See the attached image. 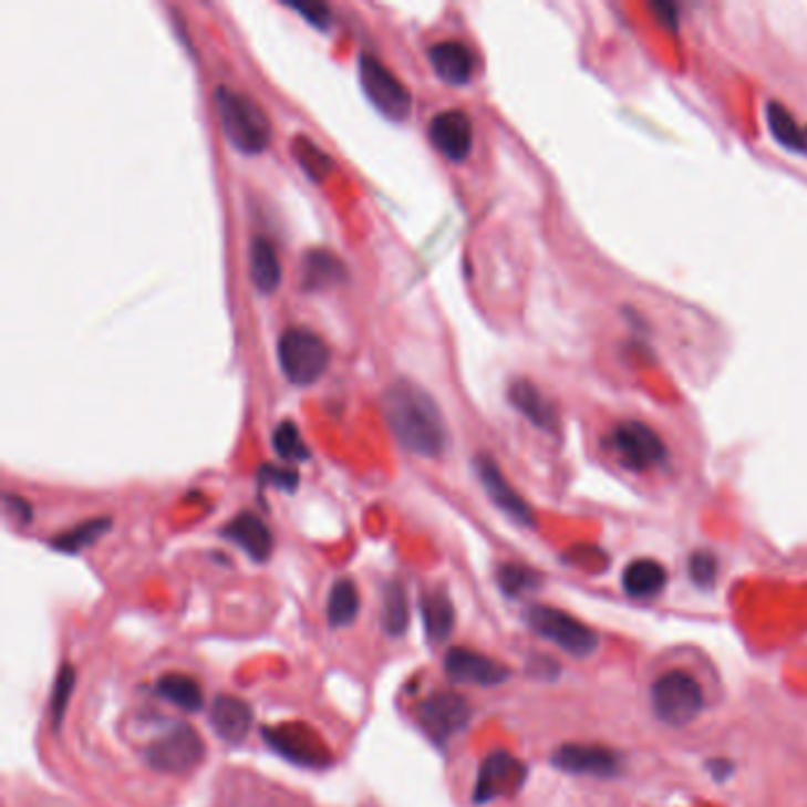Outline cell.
<instances>
[{"label": "cell", "instance_id": "obj_1", "mask_svg": "<svg viewBox=\"0 0 807 807\" xmlns=\"http://www.w3.org/2000/svg\"><path fill=\"white\" fill-rule=\"evenodd\" d=\"M384 417L405 451L420 457H441L448 445V424L434 396L410 380H396L382 399Z\"/></svg>", "mask_w": 807, "mask_h": 807}, {"label": "cell", "instance_id": "obj_2", "mask_svg": "<svg viewBox=\"0 0 807 807\" xmlns=\"http://www.w3.org/2000/svg\"><path fill=\"white\" fill-rule=\"evenodd\" d=\"M214 100L220 128L235 149L242 154H261L270 145V118L259 107V102L228 85H218Z\"/></svg>", "mask_w": 807, "mask_h": 807}, {"label": "cell", "instance_id": "obj_3", "mask_svg": "<svg viewBox=\"0 0 807 807\" xmlns=\"http://www.w3.org/2000/svg\"><path fill=\"white\" fill-rule=\"evenodd\" d=\"M278 360L287 380L297 386L318 382L330 365V346L318 332L289 328L278 341Z\"/></svg>", "mask_w": 807, "mask_h": 807}, {"label": "cell", "instance_id": "obj_4", "mask_svg": "<svg viewBox=\"0 0 807 807\" xmlns=\"http://www.w3.org/2000/svg\"><path fill=\"white\" fill-rule=\"evenodd\" d=\"M651 706L668 727H684L701 715L703 690L690 673L671 671L651 684Z\"/></svg>", "mask_w": 807, "mask_h": 807}, {"label": "cell", "instance_id": "obj_5", "mask_svg": "<svg viewBox=\"0 0 807 807\" xmlns=\"http://www.w3.org/2000/svg\"><path fill=\"white\" fill-rule=\"evenodd\" d=\"M526 623L538 638L552 642L576 659H588L599 646V638L592 628L555 607H530L526 611Z\"/></svg>", "mask_w": 807, "mask_h": 807}, {"label": "cell", "instance_id": "obj_6", "mask_svg": "<svg viewBox=\"0 0 807 807\" xmlns=\"http://www.w3.org/2000/svg\"><path fill=\"white\" fill-rule=\"evenodd\" d=\"M360 85L376 112H382L391 122H403L412 112V95L407 85L372 55L358 58Z\"/></svg>", "mask_w": 807, "mask_h": 807}, {"label": "cell", "instance_id": "obj_7", "mask_svg": "<svg viewBox=\"0 0 807 807\" xmlns=\"http://www.w3.org/2000/svg\"><path fill=\"white\" fill-rule=\"evenodd\" d=\"M609 445L615 457L632 472H646L656 467L668 455L661 436L654 428L638 420L618 422L609 434Z\"/></svg>", "mask_w": 807, "mask_h": 807}, {"label": "cell", "instance_id": "obj_8", "mask_svg": "<svg viewBox=\"0 0 807 807\" xmlns=\"http://www.w3.org/2000/svg\"><path fill=\"white\" fill-rule=\"evenodd\" d=\"M204 742L197 730L190 725H176L147 746L145 761L157 772L183 775V772L195 769L204 761Z\"/></svg>", "mask_w": 807, "mask_h": 807}, {"label": "cell", "instance_id": "obj_9", "mask_svg": "<svg viewBox=\"0 0 807 807\" xmlns=\"http://www.w3.org/2000/svg\"><path fill=\"white\" fill-rule=\"evenodd\" d=\"M528 777V767L509 751H493L478 767L474 784V803L488 805L493 800L509 798L521 792Z\"/></svg>", "mask_w": 807, "mask_h": 807}, {"label": "cell", "instance_id": "obj_10", "mask_svg": "<svg viewBox=\"0 0 807 807\" xmlns=\"http://www.w3.org/2000/svg\"><path fill=\"white\" fill-rule=\"evenodd\" d=\"M261 734L263 742L289 763L301 767H328L332 763L328 746H324V742L308 725H275L263 727Z\"/></svg>", "mask_w": 807, "mask_h": 807}, {"label": "cell", "instance_id": "obj_11", "mask_svg": "<svg viewBox=\"0 0 807 807\" xmlns=\"http://www.w3.org/2000/svg\"><path fill=\"white\" fill-rule=\"evenodd\" d=\"M417 720L436 744H448L469 725L472 706L457 692H436L420 703Z\"/></svg>", "mask_w": 807, "mask_h": 807}, {"label": "cell", "instance_id": "obj_12", "mask_svg": "<svg viewBox=\"0 0 807 807\" xmlns=\"http://www.w3.org/2000/svg\"><path fill=\"white\" fill-rule=\"evenodd\" d=\"M474 469H476L480 486H484V490L488 493V497H490L497 509H500L503 514H507V517L514 524H519V526H534L536 524L534 509H530L524 497L517 490H514V486L505 478V474L500 472V467H497V462L493 457L478 455L474 459Z\"/></svg>", "mask_w": 807, "mask_h": 807}, {"label": "cell", "instance_id": "obj_13", "mask_svg": "<svg viewBox=\"0 0 807 807\" xmlns=\"http://www.w3.org/2000/svg\"><path fill=\"white\" fill-rule=\"evenodd\" d=\"M445 673L457 684H476V686H497L511 677V671L497 659H490L480 651L455 646L445 654Z\"/></svg>", "mask_w": 807, "mask_h": 807}, {"label": "cell", "instance_id": "obj_14", "mask_svg": "<svg viewBox=\"0 0 807 807\" xmlns=\"http://www.w3.org/2000/svg\"><path fill=\"white\" fill-rule=\"evenodd\" d=\"M428 137L443 157L451 162L467 159L474 145L472 118L462 110H443L428 122Z\"/></svg>", "mask_w": 807, "mask_h": 807}, {"label": "cell", "instance_id": "obj_15", "mask_svg": "<svg viewBox=\"0 0 807 807\" xmlns=\"http://www.w3.org/2000/svg\"><path fill=\"white\" fill-rule=\"evenodd\" d=\"M552 765L561 772L580 777H613L621 763L618 755L604 746H588V744H566L555 751Z\"/></svg>", "mask_w": 807, "mask_h": 807}, {"label": "cell", "instance_id": "obj_16", "mask_svg": "<svg viewBox=\"0 0 807 807\" xmlns=\"http://www.w3.org/2000/svg\"><path fill=\"white\" fill-rule=\"evenodd\" d=\"M209 723L214 732L228 744H242L254 723V711L247 701L237 696L220 694L214 699L209 711Z\"/></svg>", "mask_w": 807, "mask_h": 807}, {"label": "cell", "instance_id": "obj_17", "mask_svg": "<svg viewBox=\"0 0 807 807\" xmlns=\"http://www.w3.org/2000/svg\"><path fill=\"white\" fill-rule=\"evenodd\" d=\"M223 536H226L232 545H237L242 552H247L254 561H268L272 552V534L261 517H256L251 511H242L223 528Z\"/></svg>", "mask_w": 807, "mask_h": 807}, {"label": "cell", "instance_id": "obj_18", "mask_svg": "<svg viewBox=\"0 0 807 807\" xmlns=\"http://www.w3.org/2000/svg\"><path fill=\"white\" fill-rule=\"evenodd\" d=\"M434 72L451 85H465L474 74V53L462 41H441L428 48Z\"/></svg>", "mask_w": 807, "mask_h": 807}, {"label": "cell", "instance_id": "obj_19", "mask_svg": "<svg viewBox=\"0 0 807 807\" xmlns=\"http://www.w3.org/2000/svg\"><path fill=\"white\" fill-rule=\"evenodd\" d=\"M346 280V266L330 249H308L301 259V287L306 291H324Z\"/></svg>", "mask_w": 807, "mask_h": 807}, {"label": "cell", "instance_id": "obj_20", "mask_svg": "<svg viewBox=\"0 0 807 807\" xmlns=\"http://www.w3.org/2000/svg\"><path fill=\"white\" fill-rule=\"evenodd\" d=\"M509 403L517 407L528 422H534L538 428H545V432H555L557 428L555 405L549 403L530 382H526V380L514 382L509 386Z\"/></svg>", "mask_w": 807, "mask_h": 807}, {"label": "cell", "instance_id": "obj_21", "mask_svg": "<svg viewBox=\"0 0 807 807\" xmlns=\"http://www.w3.org/2000/svg\"><path fill=\"white\" fill-rule=\"evenodd\" d=\"M668 586L665 566L656 559H634L623 571V590L632 599H651Z\"/></svg>", "mask_w": 807, "mask_h": 807}, {"label": "cell", "instance_id": "obj_22", "mask_svg": "<svg viewBox=\"0 0 807 807\" xmlns=\"http://www.w3.org/2000/svg\"><path fill=\"white\" fill-rule=\"evenodd\" d=\"M249 275L254 287L270 294L282 282V266L280 256L266 237H254L249 247Z\"/></svg>", "mask_w": 807, "mask_h": 807}, {"label": "cell", "instance_id": "obj_23", "mask_svg": "<svg viewBox=\"0 0 807 807\" xmlns=\"http://www.w3.org/2000/svg\"><path fill=\"white\" fill-rule=\"evenodd\" d=\"M422 621L432 642H443L451 638L455 628V607L451 597L443 590H432L422 597Z\"/></svg>", "mask_w": 807, "mask_h": 807}, {"label": "cell", "instance_id": "obj_24", "mask_svg": "<svg viewBox=\"0 0 807 807\" xmlns=\"http://www.w3.org/2000/svg\"><path fill=\"white\" fill-rule=\"evenodd\" d=\"M765 118L772 135H775V141L782 147L796 154H807V126L798 122L792 110H786L779 102H769L765 107Z\"/></svg>", "mask_w": 807, "mask_h": 807}, {"label": "cell", "instance_id": "obj_25", "mask_svg": "<svg viewBox=\"0 0 807 807\" xmlns=\"http://www.w3.org/2000/svg\"><path fill=\"white\" fill-rule=\"evenodd\" d=\"M154 692L164 701L174 703L176 708L185 713H197L204 708V692L195 677L180 675V673H168L157 680L154 684Z\"/></svg>", "mask_w": 807, "mask_h": 807}, {"label": "cell", "instance_id": "obj_26", "mask_svg": "<svg viewBox=\"0 0 807 807\" xmlns=\"http://www.w3.org/2000/svg\"><path fill=\"white\" fill-rule=\"evenodd\" d=\"M360 611V594L355 582L349 578H339L328 597V623L332 628L351 625Z\"/></svg>", "mask_w": 807, "mask_h": 807}, {"label": "cell", "instance_id": "obj_27", "mask_svg": "<svg viewBox=\"0 0 807 807\" xmlns=\"http://www.w3.org/2000/svg\"><path fill=\"white\" fill-rule=\"evenodd\" d=\"M410 625V604H407V592L399 580L389 582L384 588L382 599V628L391 638H401V634Z\"/></svg>", "mask_w": 807, "mask_h": 807}, {"label": "cell", "instance_id": "obj_28", "mask_svg": "<svg viewBox=\"0 0 807 807\" xmlns=\"http://www.w3.org/2000/svg\"><path fill=\"white\" fill-rule=\"evenodd\" d=\"M110 528H112V519H107V517L91 519V521H83L74 528H69L66 534L53 538V542H50V545H53L55 549H60V552H64V555H79V552H83L85 547L95 545L102 536L107 534Z\"/></svg>", "mask_w": 807, "mask_h": 807}, {"label": "cell", "instance_id": "obj_29", "mask_svg": "<svg viewBox=\"0 0 807 807\" xmlns=\"http://www.w3.org/2000/svg\"><path fill=\"white\" fill-rule=\"evenodd\" d=\"M540 573L524 563H503L497 569V586L507 597H521L540 588Z\"/></svg>", "mask_w": 807, "mask_h": 807}, {"label": "cell", "instance_id": "obj_30", "mask_svg": "<svg viewBox=\"0 0 807 807\" xmlns=\"http://www.w3.org/2000/svg\"><path fill=\"white\" fill-rule=\"evenodd\" d=\"M272 448L282 459H294V462H303L311 457V451L308 445L301 441V434L294 422L284 420L282 424H278L272 434Z\"/></svg>", "mask_w": 807, "mask_h": 807}, {"label": "cell", "instance_id": "obj_31", "mask_svg": "<svg viewBox=\"0 0 807 807\" xmlns=\"http://www.w3.org/2000/svg\"><path fill=\"white\" fill-rule=\"evenodd\" d=\"M74 690H76V671L72 665L64 663L60 668L58 677H55L53 699H50V715H53V730L55 732L62 727V720H64L69 701H72Z\"/></svg>", "mask_w": 807, "mask_h": 807}, {"label": "cell", "instance_id": "obj_32", "mask_svg": "<svg viewBox=\"0 0 807 807\" xmlns=\"http://www.w3.org/2000/svg\"><path fill=\"white\" fill-rule=\"evenodd\" d=\"M690 578L696 588L711 590L717 580V559L711 552H694L690 557Z\"/></svg>", "mask_w": 807, "mask_h": 807}, {"label": "cell", "instance_id": "obj_33", "mask_svg": "<svg viewBox=\"0 0 807 807\" xmlns=\"http://www.w3.org/2000/svg\"><path fill=\"white\" fill-rule=\"evenodd\" d=\"M566 561L582 566V569L588 571H602L607 566V555L597 547H573L571 552L566 555Z\"/></svg>", "mask_w": 807, "mask_h": 807}, {"label": "cell", "instance_id": "obj_34", "mask_svg": "<svg viewBox=\"0 0 807 807\" xmlns=\"http://www.w3.org/2000/svg\"><path fill=\"white\" fill-rule=\"evenodd\" d=\"M287 8L299 12L303 20H308L318 29H328L332 22V12L324 3H294V0H289Z\"/></svg>", "mask_w": 807, "mask_h": 807}, {"label": "cell", "instance_id": "obj_35", "mask_svg": "<svg viewBox=\"0 0 807 807\" xmlns=\"http://www.w3.org/2000/svg\"><path fill=\"white\" fill-rule=\"evenodd\" d=\"M259 478L263 480L266 486H275L280 490H294L299 486V474L297 472L282 469V467H272V465L261 467Z\"/></svg>", "mask_w": 807, "mask_h": 807}, {"label": "cell", "instance_id": "obj_36", "mask_svg": "<svg viewBox=\"0 0 807 807\" xmlns=\"http://www.w3.org/2000/svg\"><path fill=\"white\" fill-rule=\"evenodd\" d=\"M6 507H8V511L12 514V517L17 521H22V524H29L31 521V507H29V503L24 500V497L6 495Z\"/></svg>", "mask_w": 807, "mask_h": 807}, {"label": "cell", "instance_id": "obj_37", "mask_svg": "<svg viewBox=\"0 0 807 807\" xmlns=\"http://www.w3.org/2000/svg\"><path fill=\"white\" fill-rule=\"evenodd\" d=\"M651 10H654L659 14V20L665 22L668 27H675L677 24V8L675 6H671V3H656Z\"/></svg>", "mask_w": 807, "mask_h": 807}, {"label": "cell", "instance_id": "obj_38", "mask_svg": "<svg viewBox=\"0 0 807 807\" xmlns=\"http://www.w3.org/2000/svg\"><path fill=\"white\" fill-rule=\"evenodd\" d=\"M708 769L717 777V782H723L725 777H730L732 763H727V761H713V763H708Z\"/></svg>", "mask_w": 807, "mask_h": 807}]
</instances>
